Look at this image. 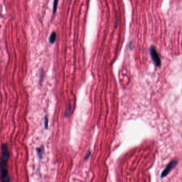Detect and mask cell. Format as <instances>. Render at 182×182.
<instances>
[{
	"instance_id": "8",
	"label": "cell",
	"mask_w": 182,
	"mask_h": 182,
	"mask_svg": "<svg viewBox=\"0 0 182 182\" xmlns=\"http://www.w3.org/2000/svg\"><path fill=\"white\" fill-rule=\"evenodd\" d=\"M58 3V0H54V6H53V13L54 14H55L57 11Z\"/></svg>"
},
{
	"instance_id": "7",
	"label": "cell",
	"mask_w": 182,
	"mask_h": 182,
	"mask_svg": "<svg viewBox=\"0 0 182 182\" xmlns=\"http://www.w3.org/2000/svg\"><path fill=\"white\" fill-rule=\"evenodd\" d=\"M43 78H44V71L42 69H41L40 72V80H39V82L40 84L41 85L42 83L43 80Z\"/></svg>"
},
{
	"instance_id": "10",
	"label": "cell",
	"mask_w": 182,
	"mask_h": 182,
	"mask_svg": "<svg viewBox=\"0 0 182 182\" xmlns=\"http://www.w3.org/2000/svg\"><path fill=\"white\" fill-rule=\"evenodd\" d=\"M91 155V152H90V151H89V152H88V153H87V154H86V156H85V160H87L88 158H89V157H90V156Z\"/></svg>"
},
{
	"instance_id": "9",
	"label": "cell",
	"mask_w": 182,
	"mask_h": 182,
	"mask_svg": "<svg viewBox=\"0 0 182 182\" xmlns=\"http://www.w3.org/2000/svg\"><path fill=\"white\" fill-rule=\"evenodd\" d=\"M44 127L46 129L48 128V119L47 116H46L44 119Z\"/></svg>"
},
{
	"instance_id": "5",
	"label": "cell",
	"mask_w": 182,
	"mask_h": 182,
	"mask_svg": "<svg viewBox=\"0 0 182 182\" xmlns=\"http://www.w3.org/2000/svg\"><path fill=\"white\" fill-rule=\"evenodd\" d=\"M36 151H37L38 154L39 158H40V159L42 158L43 154V152H44V147H43V146H41V147H40V148H38L36 149Z\"/></svg>"
},
{
	"instance_id": "2",
	"label": "cell",
	"mask_w": 182,
	"mask_h": 182,
	"mask_svg": "<svg viewBox=\"0 0 182 182\" xmlns=\"http://www.w3.org/2000/svg\"><path fill=\"white\" fill-rule=\"evenodd\" d=\"M150 52L154 63L155 64L157 67H160L161 66V60L155 48L154 47H151L150 49Z\"/></svg>"
},
{
	"instance_id": "3",
	"label": "cell",
	"mask_w": 182,
	"mask_h": 182,
	"mask_svg": "<svg viewBox=\"0 0 182 182\" xmlns=\"http://www.w3.org/2000/svg\"><path fill=\"white\" fill-rule=\"evenodd\" d=\"M177 163H178V161L176 160H174L171 161L166 166L165 169L163 170V171L162 172L161 175V178L165 177L169 174L170 172L177 165Z\"/></svg>"
},
{
	"instance_id": "4",
	"label": "cell",
	"mask_w": 182,
	"mask_h": 182,
	"mask_svg": "<svg viewBox=\"0 0 182 182\" xmlns=\"http://www.w3.org/2000/svg\"><path fill=\"white\" fill-rule=\"evenodd\" d=\"M56 38H57V34L55 32H52L50 34V36L49 37V41L51 44H53L55 42L56 40Z\"/></svg>"
},
{
	"instance_id": "1",
	"label": "cell",
	"mask_w": 182,
	"mask_h": 182,
	"mask_svg": "<svg viewBox=\"0 0 182 182\" xmlns=\"http://www.w3.org/2000/svg\"><path fill=\"white\" fill-rule=\"evenodd\" d=\"M10 152L7 144H3L1 148L0 157V181L9 182L10 176L8 171V160L10 158Z\"/></svg>"
},
{
	"instance_id": "6",
	"label": "cell",
	"mask_w": 182,
	"mask_h": 182,
	"mask_svg": "<svg viewBox=\"0 0 182 182\" xmlns=\"http://www.w3.org/2000/svg\"><path fill=\"white\" fill-rule=\"evenodd\" d=\"M71 106L70 104H68L66 106V110H65V115L66 117H68L69 116V114L70 113V112H71Z\"/></svg>"
}]
</instances>
